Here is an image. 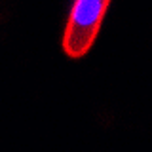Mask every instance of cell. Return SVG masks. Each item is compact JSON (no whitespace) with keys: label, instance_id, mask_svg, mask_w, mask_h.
Segmentation results:
<instances>
[{"label":"cell","instance_id":"cell-1","mask_svg":"<svg viewBox=\"0 0 152 152\" xmlns=\"http://www.w3.org/2000/svg\"><path fill=\"white\" fill-rule=\"evenodd\" d=\"M110 0H74L63 32V51L70 59H82L99 34Z\"/></svg>","mask_w":152,"mask_h":152}]
</instances>
